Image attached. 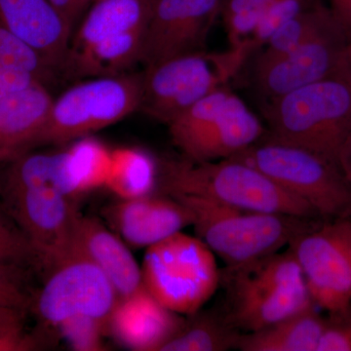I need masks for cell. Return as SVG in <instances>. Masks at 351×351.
<instances>
[{"mask_svg": "<svg viewBox=\"0 0 351 351\" xmlns=\"http://www.w3.org/2000/svg\"><path fill=\"white\" fill-rule=\"evenodd\" d=\"M9 213L31 245L36 265L46 274L73 249L77 209L73 201L50 186L2 191Z\"/></svg>", "mask_w": 351, "mask_h": 351, "instance_id": "cell-13", "label": "cell"}, {"mask_svg": "<svg viewBox=\"0 0 351 351\" xmlns=\"http://www.w3.org/2000/svg\"><path fill=\"white\" fill-rule=\"evenodd\" d=\"M36 84H43L29 71L0 63V94L16 93Z\"/></svg>", "mask_w": 351, "mask_h": 351, "instance_id": "cell-32", "label": "cell"}, {"mask_svg": "<svg viewBox=\"0 0 351 351\" xmlns=\"http://www.w3.org/2000/svg\"><path fill=\"white\" fill-rule=\"evenodd\" d=\"M71 250L91 261L107 276L119 299L142 287V269L137 261L123 239L98 219L76 215Z\"/></svg>", "mask_w": 351, "mask_h": 351, "instance_id": "cell-18", "label": "cell"}, {"mask_svg": "<svg viewBox=\"0 0 351 351\" xmlns=\"http://www.w3.org/2000/svg\"><path fill=\"white\" fill-rule=\"evenodd\" d=\"M184 322L181 314L166 308L143 285L119 299L108 330L119 343L132 350L160 351Z\"/></svg>", "mask_w": 351, "mask_h": 351, "instance_id": "cell-16", "label": "cell"}, {"mask_svg": "<svg viewBox=\"0 0 351 351\" xmlns=\"http://www.w3.org/2000/svg\"><path fill=\"white\" fill-rule=\"evenodd\" d=\"M182 201L193 214V228L228 267H237L279 252L313 219L258 213L186 195H168Z\"/></svg>", "mask_w": 351, "mask_h": 351, "instance_id": "cell-4", "label": "cell"}, {"mask_svg": "<svg viewBox=\"0 0 351 351\" xmlns=\"http://www.w3.org/2000/svg\"><path fill=\"white\" fill-rule=\"evenodd\" d=\"M184 158L197 162L232 158L265 136L261 120L221 86L167 124Z\"/></svg>", "mask_w": 351, "mask_h": 351, "instance_id": "cell-7", "label": "cell"}, {"mask_svg": "<svg viewBox=\"0 0 351 351\" xmlns=\"http://www.w3.org/2000/svg\"><path fill=\"white\" fill-rule=\"evenodd\" d=\"M94 1H95V0H91L92 3H93Z\"/></svg>", "mask_w": 351, "mask_h": 351, "instance_id": "cell-38", "label": "cell"}, {"mask_svg": "<svg viewBox=\"0 0 351 351\" xmlns=\"http://www.w3.org/2000/svg\"><path fill=\"white\" fill-rule=\"evenodd\" d=\"M69 147V171L76 195L80 196L106 186L110 173L112 151L92 138L75 141Z\"/></svg>", "mask_w": 351, "mask_h": 351, "instance_id": "cell-25", "label": "cell"}, {"mask_svg": "<svg viewBox=\"0 0 351 351\" xmlns=\"http://www.w3.org/2000/svg\"><path fill=\"white\" fill-rule=\"evenodd\" d=\"M107 225L134 248L152 246L193 225V212L173 196L119 199L101 212Z\"/></svg>", "mask_w": 351, "mask_h": 351, "instance_id": "cell-15", "label": "cell"}, {"mask_svg": "<svg viewBox=\"0 0 351 351\" xmlns=\"http://www.w3.org/2000/svg\"><path fill=\"white\" fill-rule=\"evenodd\" d=\"M232 158L253 166L315 210L321 219L351 218V188L338 164L269 137Z\"/></svg>", "mask_w": 351, "mask_h": 351, "instance_id": "cell-5", "label": "cell"}, {"mask_svg": "<svg viewBox=\"0 0 351 351\" xmlns=\"http://www.w3.org/2000/svg\"><path fill=\"white\" fill-rule=\"evenodd\" d=\"M335 20L345 32L346 38L351 43V0H328Z\"/></svg>", "mask_w": 351, "mask_h": 351, "instance_id": "cell-35", "label": "cell"}, {"mask_svg": "<svg viewBox=\"0 0 351 351\" xmlns=\"http://www.w3.org/2000/svg\"><path fill=\"white\" fill-rule=\"evenodd\" d=\"M270 138L338 164L351 134V64L326 78L267 101Z\"/></svg>", "mask_w": 351, "mask_h": 351, "instance_id": "cell-2", "label": "cell"}, {"mask_svg": "<svg viewBox=\"0 0 351 351\" xmlns=\"http://www.w3.org/2000/svg\"><path fill=\"white\" fill-rule=\"evenodd\" d=\"M57 11L69 31L73 34L76 25L82 21L85 12L91 5V0H48Z\"/></svg>", "mask_w": 351, "mask_h": 351, "instance_id": "cell-33", "label": "cell"}, {"mask_svg": "<svg viewBox=\"0 0 351 351\" xmlns=\"http://www.w3.org/2000/svg\"><path fill=\"white\" fill-rule=\"evenodd\" d=\"M38 337L24 331L0 334V351H27L38 350Z\"/></svg>", "mask_w": 351, "mask_h": 351, "instance_id": "cell-34", "label": "cell"}, {"mask_svg": "<svg viewBox=\"0 0 351 351\" xmlns=\"http://www.w3.org/2000/svg\"><path fill=\"white\" fill-rule=\"evenodd\" d=\"M334 17V16H332ZM351 64V43L334 20L287 54L257 58L254 83L267 100L334 75Z\"/></svg>", "mask_w": 351, "mask_h": 351, "instance_id": "cell-12", "label": "cell"}, {"mask_svg": "<svg viewBox=\"0 0 351 351\" xmlns=\"http://www.w3.org/2000/svg\"><path fill=\"white\" fill-rule=\"evenodd\" d=\"M0 63L11 64L29 71L47 86L58 73L32 46L23 41L0 22Z\"/></svg>", "mask_w": 351, "mask_h": 351, "instance_id": "cell-28", "label": "cell"}, {"mask_svg": "<svg viewBox=\"0 0 351 351\" xmlns=\"http://www.w3.org/2000/svg\"><path fill=\"white\" fill-rule=\"evenodd\" d=\"M119 299L107 276L91 261L71 250L46 274L43 287L32 302L39 320L57 329L64 320L80 315L93 317L108 327Z\"/></svg>", "mask_w": 351, "mask_h": 351, "instance_id": "cell-11", "label": "cell"}, {"mask_svg": "<svg viewBox=\"0 0 351 351\" xmlns=\"http://www.w3.org/2000/svg\"><path fill=\"white\" fill-rule=\"evenodd\" d=\"M11 321L10 311L6 307L0 306V332L5 329Z\"/></svg>", "mask_w": 351, "mask_h": 351, "instance_id": "cell-37", "label": "cell"}, {"mask_svg": "<svg viewBox=\"0 0 351 351\" xmlns=\"http://www.w3.org/2000/svg\"><path fill=\"white\" fill-rule=\"evenodd\" d=\"M249 57L242 48L225 54L204 51L180 55L147 66L143 73L140 110L170 123L201 99L223 86Z\"/></svg>", "mask_w": 351, "mask_h": 351, "instance_id": "cell-9", "label": "cell"}, {"mask_svg": "<svg viewBox=\"0 0 351 351\" xmlns=\"http://www.w3.org/2000/svg\"><path fill=\"white\" fill-rule=\"evenodd\" d=\"M152 5V0H95L71 36L66 62L105 39L147 29Z\"/></svg>", "mask_w": 351, "mask_h": 351, "instance_id": "cell-20", "label": "cell"}, {"mask_svg": "<svg viewBox=\"0 0 351 351\" xmlns=\"http://www.w3.org/2000/svg\"><path fill=\"white\" fill-rule=\"evenodd\" d=\"M57 330L69 346L78 351L105 350L104 338L110 334L107 325L93 317L83 315L64 320Z\"/></svg>", "mask_w": 351, "mask_h": 351, "instance_id": "cell-29", "label": "cell"}, {"mask_svg": "<svg viewBox=\"0 0 351 351\" xmlns=\"http://www.w3.org/2000/svg\"><path fill=\"white\" fill-rule=\"evenodd\" d=\"M338 165L351 188V134L339 152Z\"/></svg>", "mask_w": 351, "mask_h": 351, "instance_id": "cell-36", "label": "cell"}, {"mask_svg": "<svg viewBox=\"0 0 351 351\" xmlns=\"http://www.w3.org/2000/svg\"><path fill=\"white\" fill-rule=\"evenodd\" d=\"M158 173L159 165L149 152L120 147L112 151L106 188L119 199L152 195L158 184Z\"/></svg>", "mask_w": 351, "mask_h": 351, "instance_id": "cell-23", "label": "cell"}, {"mask_svg": "<svg viewBox=\"0 0 351 351\" xmlns=\"http://www.w3.org/2000/svg\"><path fill=\"white\" fill-rule=\"evenodd\" d=\"M239 330L226 322L225 317L198 316L186 321L179 332L160 351H226L237 348Z\"/></svg>", "mask_w": 351, "mask_h": 351, "instance_id": "cell-24", "label": "cell"}, {"mask_svg": "<svg viewBox=\"0 0 351 351\" xmlns=\"http://www.w3.org/2000/svg\"><path fill=\"white\" fill-rule=\"evenodd\" d=\"M53 100L44 84L0 94V161L13 160L36 149Z\"/></svg>", "mask_w": 351, "mask_h": 351, "instance_id": "cell-19", "label": "cell"}, {"mask_svg": "<svg viewBox=\"0 0 351 351\" xmlns=\"http://www.w3.org/2000/svg\"><path fill=\"white\" fill-rule=\"evenodd\" d=\"M314 306L329 315L351 308V218L309 226L289 244Z\"/></svg>", "mask_w": 351, "mask_h": 351, "instance_id": "cell-10", "label": "cell"}, {"mask_svg": "<svg viewBox=\"0 0 351 351\" xmlns=\"http://www.w3.org/2000/svg\"><path fill=\"white\" fill-rule=\"evenodd\" d=\"M158 165V184L164 195L200 196L258 213L320 218L306 202L281 188L262 171L237 159L208 162L167 159Z\"/></svg>", "mask_w": 351, "mask_h": 351, "instance_id": "cell-1", "label": "cell"}, {"mask_svg": "<svg viewBox=\"0 0 351 351\" xmlns=\"http://www.w3.org/2000/svg\"><path fill=\"white\" fill-rule=\"evenodd\" d=\"M143 73L92 77L53 100L47 121L36 142L63 145L117 123L140 110Z\"/></svg>", "mask_w": 351, "mask_h": 351, "instance_id": "cell-8", "label": "cell"}, {"mask_svg": "<svg viewBox=\"0 0 351 351\" xmlns=\"http://www.w3.org/2000/svg\"><path fill=\"white\" fill-rule=\"evenodd\" d=\"M145 29H134L95 44L68 60L63 75L68 78H92L125 73L141 62Z\"/></svg>", "mask_w": 351, "mask_h": 351, "instance_id": "cell-22", "label": "cell"}, {"mask_svg": "<svg viewBox=\"0 0 351 351\" xmlns=\"http://www.w3.org/2000/svg\"><path fill=\"white\" fill-rule=\"evenodd\" d=\"M141 269L144 287L181 315L198 313L221 284L216 255L197 237L182 232L147 247Z\"/></svg>", "mask_w": 351, "mask_h": 351, "instance_id": "cell-6", "label": "cell"}, {"mask_svg": "<svg viewBox=\"0 0 351 351\" xmlns=\"http://www.w3.org/2000/svg\"><path fill=\"white\" fill-rule=\"evenodd\" d=\"M326 326L313 304L258 331L239 335L237 348L241 351H317Z\"/></svg>", "mask_w": 351, "mask_h": 351, "instance_id": "cell-21", "label": "cell"}, {"mask_svg": "<svg viewBox=\"0 0 351 351\" xmlns=\"http://www.w3.org/2000/svg\"><path fill=\"white\" fill-rule=\"evenodd\" d=\"M0 22L63 73L73 34L48 0H0Z\"/></svg>", "mask_w": 351, "mask_h": 351, "instance_id": "cell-17", "label": "cell"}, {"mask_svg": "<svg viewBox=\"0 0 351 351\" xmlns=\"http://www.w3.org/2000/svg\"><path fill=\"white\" fill-rule=\"evenodd\" d=\"M223 0H152L141 63L203 51Z\"/></svg>", "mask_w": 351, "mask_h": 351, "instance_id": "cell-14", "label": "cell"}, {"mask_svg": "<svg viewBox=\"0 0 351 351\" xmlns=\"http://www.w3.org/2000/svg\"><path fill=\"white\" fill-rule=\"evenodd\" d=\"M228 309L223 317L239 331H258L304 311L313 302L290 249L237 267H228Z\"/></svg>", "mask_w": 351, "mask_h": 351, "instance_id": "cell-3", "label": "cell"}, {"mask_svg": "<svg viewBox=\"0 0 351 351\" xmlns=\"http://www.w3.org/2000/svg\"><path fill=\"white\" fill-rule=\"evenodd\" d=\"M272 0H223L221 13L232 48H245ZM251 54V52H250Z\"/></svg>", "mask_w": 351, "mask_h": 351, "instance_id": "cell-27", "label": "cell"}, {"mask_svg": "<svg viewBox=\"0 0 351 351\" xmlns=\"http://www.w3.org/2000/svg\"><path fill=\"white\" fill-rule=\"evenodd\" d=\"M334 20L327 6L315 3L284 24L265 44L258 58L269 59L287 54L313 38Z\"/></svg>", "mask_w": 351, "mask_h": 351, "instance_id": "cell-26", "label": "cell"}, {"mask_svg": "<svg viewBox=\"0 0 351 351\" xmlns=\"http://www.w3.org/2000/svg\"><path fill=\"white\" fill-rule=\"evenodd\" d=\"M317 351H351V308L326 318Z\"/></svg>", "mask_w": 351, "mask_h": 351, "instance_id": "cell-31", "label": "cell"}, {"mask_svg": "<svg viewBox=\"0 0 351 351\" xmlns=\"http://www.w3.org/2000/svg\"><path fill=\"white\" fill-rule=\"evenodd\" d=\"M314 4L313 0H272L249 40L250 52L265 45L279 27Z\"/></svg>", "mask_w": 351, "mask_h": 351, "instance_id": "cell-30", "label": "cell"}, {"mask_svg": "<svg viewBox=\"0 0 351 351\" xmlns=\"http://www.w3.org/2000/svg\"></svg>", "mask_w": 351, "mask_h": 351, "instance_id": "cell-39", "label": "cell"}]
</instances>
